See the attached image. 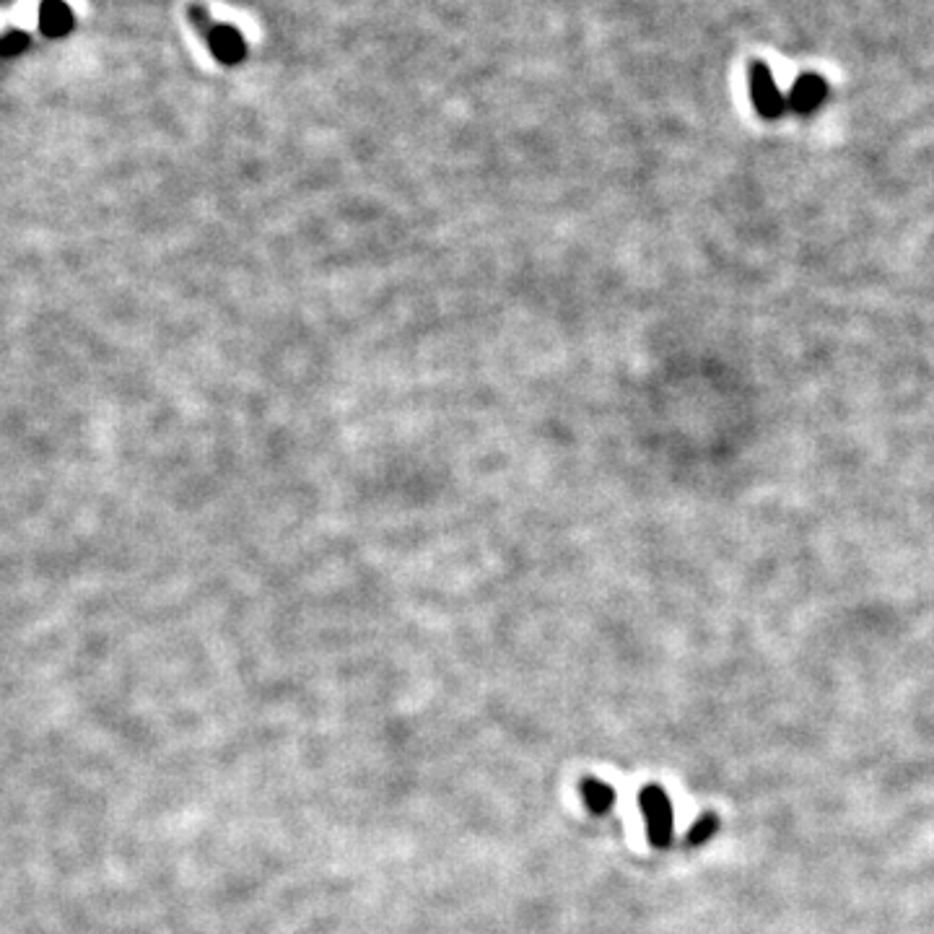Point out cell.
Masks as SVG:
<instances>
[{"label":"cell","instance_id":"1","mask_svg":"<svg viewBox=\"0 0 934 934\" xmlns=\"http://www.w3.org/2000/svg\"><path fill=\"white\" fill-rule=\"evenodd\" d=\"M187 19L198 29L200 37L205 39V45H208V50H211V55L218 63L226 65V68H234V65L244 63V58H247V42H244L239 29L226 24H216L211 13H208V8L200 6V3H192V6L187 8Z\"/></svg>","mask_w":934,"mask_h":934},{"label":"cell","instance_id":"2","mask_svg":"<svg viewBox=\"0 0 934 934\" xmlns=\"http://www.w3.org/2000/svg\"><path fill=\"white\" fill-rule=\"evenodd\" d=\"M641 815L647 820V839L654 849H665L672 841V826H675V813L667 792L659 784H647L639 792Z\"/></svg>","mask_w":934,"mask_h":934},{"label":"cell","instance_id":"3","mask_svg":"<svg viewBox=\"0 0 934 934\" xmlns=\"http://www.w3.org/2000/svg\"><path fill=\"white\" fill-rule=\"evenodd\" d=\"M748 86H750V99H753L755 112L763 120H781L787 112V96L781 94L779 84H776L774 73L763 60H753L748 68Z\"/></svg>","mask_w":934,"mask_h":934},{"label":"cell","instance_id":"4","mask_svg":"<svg viewBox=\"0 0 934 934\" xmlns=\"http://www.w3.org/2000/svg\"><path fill=\"white\" fill-rule=\"evenodd\" d=\"M826 99H828L826 78L818 76V73H802V76L792 84V89H789L787 109L800 117L815 115V112L826 104Z\"/></svg>","mask_w":934,"mask_h":934},{"label":"cell","instance_id":"5","mask_svg":"<svg viewBox=\"0 0 934 934\" xmlns=\"http://www.w3.org/2000/svg\"><path fill=\"white\" fill-rule=\"evenodd\" d=\"M73 24V11L65 0H42L39 3V32L45 34L47 39H58L71 34Z\"/></svg>","mask_w":934,"mask_h":934},{"label":"cell","instance_id":"6","mask_svg":"<svg viewBox=\"0 0 934 934\" xmlns=\"http://www.w3.org/2000/svg\"><path fill=\"white\" fill-rule=\"evenodd\" d=\"M579 792H582L584 805L589 807V813L597 815V818H600V815H608L610 810H613L615 792L605 781L595 779V776H587V779H582V784H579Z\"/></svg>","mask_w":934,"mask_h":934},{"label":"cell","instance_id":"7","mask_svg":"<svg viewBox=\"0 0 934 934\" xmlns=\"http://www.w3.org/2000/svg\"><path fill=\"white\" fill-rule=\"evenodd\" d=\"M717 831H719V818H717V815H714V813L701 815V818H698L696 823L691 826L688 836H685V844L691 846V849H696V846H704L706 841L714 839V833H717Z\"/></svg>","mask_w":934,"mask_h":934},{"label":"cell","instance_id":"8","mask_svg":"<svg viewBox=\"0 0 934 934\" xmlns=\"http://www.w3.org/2000/svg\"><path fill=\"white\" fill-rule=\"evenodd\" d=\"M29 42H32V37L26 32H19V29L0 34V58H16L29 47Z\"/></svg>","mask_w":934,"mask_h":934}]
</instances>
